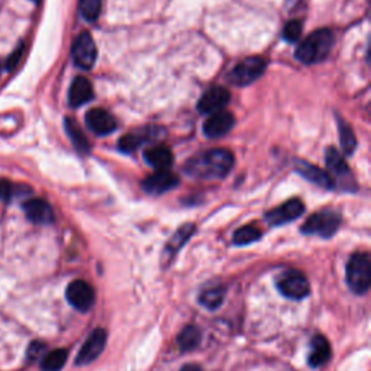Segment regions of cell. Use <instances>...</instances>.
Masks as SVG:
<instances>
[{"mask_svg":"<svg viewBox=\"0 0 371 371\" xmlns=\"http://www.w3.org/2000/svg\"><path fill=\"white\" fill-rule=\"evenodd\" d=\"M234 166V155L228 150L215 148L195 155L184 164V171L195 178H223Z\"/></svg>","mask_w":371,"mask_h":371,"instance_id":"1","label":"cell"},{"mask_svg":"<svg viewBox=\"0 0 371 371\" xmlns=\"http://www.w3.org/2000/svg\"><path fill=\"white\" fill-rule=\"evenodd\" d=\"M334 45L332 31L322 28L311 34L296 50V58L304 64H316L327 58Z\"/></svg>","mask_w":371,"mask_h":371,"instance_id":"2","label":"cell"},{"mask_svg":"<svg viewBox=\"0 0 371 371\" xmlns=\"http://www.w3.org/2000/svg\"><path fill=\"white\" fill-rule=\"evenodd\" d=\"M346 283L356 294H365L371 285V260L367 252H357L346 263Z\"/></svg>","mask_w":371,"mask_h":371,"instance_id":"3","label":"cell"},{"mask_svg":"<svg viewBox=\"0 0 371 371\" xmlns=\"http://www.w3.org/2000/svg\"><path fill=\"white\" fill-rule=\"evenodd\" d=\"M341 225L339 214L334 211H320L312 215L301 226V232L306 235H319L322 238H331Z\"/></svg>","mask_w":371,"mask_h":371,"instance_id":"4","label":"cell"},{"mask_svg":"<svg viewBox=\"0 0 371 371\" xmlns=\"http://www.w3.org/2000/svg\"><path fill=\"white\" fill-rule=\"evenodd\" d=\"M267 64L261 57H248L232 68L228 80L235 86H248L263 76Z\"/></svg>","mask_w":371,"mask_h":371,"instance_id":"5","label":"cell"},{"mask_svg":"<svg viewBox=\"0 0 371 371\" xmlns=\"http://www.w3.org/2000/svg\"><path fill=\"white\" fill-rule=\"evenodd\" d=\"M277 287L280 290V293L289 299L293 300H301L311 293V286L308 278L301 274L300 271H286L278 277Z\"/></svg>","mask_w":371,"mask_h":371,"instance_id":"6","label":"cell"},{"mask_svg":"<svg viewBox=\"0 0 371 371\" xmlns=\"http://www.w3.org/2000/svg\"><path fill=\"white\" fill-rule=\"evenodd\" d=\"M72 57L76 67L82 70H90L93 65H95L98 58V48L89 32H82L76 38L73 44Z\"/></svg>","mask_w":371,"mask_h":371,"instance_id":"7","label":"cell"},{"mask_svg":"<svg viewBox=\"0 0 371 371\" xmlns=\"http://www.w3.org/2000/svg\"><path fill=\"white\" fill-rule=\"evenodd\" d=\"M65 297L68 304L80 312H87L95 305V290L84 280L70 283L65 290Z\"/></svg>","mask_w":371,"mask_h":371,"instance_id":"8","label":"cell"},{"mask_svg":"<svg viewBox=\"0 0 371 371\" xmlns=\"http://www.w3.org/2000/svg\"><path fill=\"white\" fill-rule=\"evenodd\" d=\"M108 341V334L105 330L99 328L93 331L83 346L80 348V351L76 357V364L77 365H87L90 363L95 361L105 350Z\"/></svg>","mask_w":371,"mask_h":371,"instance_id":"9","label":"cell"},{"mask_svg":"<svg viewBox=\"0 0 371 371\" xmlns=\"http://www.w3.org/2000/svg\"><path fill=\"white\" fill-rule=\"evenodd\" d=\"M304 212H305L304 202L299 200V199H290L286 203H283L282 206H278V207L273 209V211L267 212L266 221L271 226H280V225H285L287 222L297 219Z\"/></svg>","mask_w":371,"mask_h":371,"instance_id":"10","label":"cell"},{"mask_svg":"<svg viewBox=\"0 0 371 371\" xmlns=\"http://www.w3.org/2000/svg\"><path fill=\"white\" fill-rule=\"evenodd\" d=\"M230 100V93L225 87L215 86L212 89H209L204 95L200 98L197 103V110L200 113H216L222 110Z\"/></svg>","mask_w":371,"mask_h":371,"instance_id":"11","label":"cell"},{"mask_svg":"<svg viewBox=\"0 0 371 371\" xmlns=\"http://www.w3.org/2000/svg\"><path fill=\"white\" fill-rule=\"evenodd\" d=\"M178 184V177L170 170H157V173L145 177L143 189L150 195H162Z\"/></svg>","mask_w":371,"mask_h":371,"instance_id":"12","label":"cell"},{"mask_svg":"<svg viewBox=\"0 0 371 371\" xmlns=\"http://www.w3.org/2000/svg\"><path fill=\"white\" fill-rule=\"evenodd\" d=\"M86 125L93 134H96L99 136L112 134L116 129V126H118L113 116L108 110L100 108L90 109L86 113Z\"/></svg>","mask_w":371,"mask_h":371,"instance_id":"13","label":"cell"},{"mask_svg":"<svg viewBox=\"0 0 371 371\" xmlns=\"http://www.w3.org/2000/svg\"><path fill=\"white\" fill-rule=\"evenodd\" d=\"M235 125V118L234 115L226 112V110H219L216 113H212L206 122L203 124V132L209 138H219L228 134Z\"/></svg>","mask_w":371,"mask_h":371,"instance_id":"14","label":"cell"},{"mask_svg":"<svg viewBox=\"0 0 371 371\" xmlns=\"http://www.w3.org/2000/svg\"><path fill=\"white\" fill-rule=\"evenodd\" d=\"M294 169L299 174H301L306 180L319 186V188H322V189H334L335 188V181L328 171H323L322 169L311 164V162H308V161L297 160L296 164H294Z\"/></svg>","mask_w":371,"mask_h":371,"instance_id":"15","label":"cell"},{"mask_svg":"<svg viewBox=\"0 0 371 371\" xmlns=\"http://www.w3.org/2000/svg\"><path fill=\"white\" fill-rule=\"evenodd\" d=\"M27 218L37 225H50L54 222V211L51 204L44 199H31L23 203Z\"/></svg>","mask_w":371,"mask_h":371,"instance_id":"16","label":"cell"},{"mask_svg":"<svg viewBox=\"0 0 371 371\" xmlns=\"http://www.w3.org/2000/svg\"><path fill=\"white\" fill-rule=\"evenodd\" d=\"M195 230L196 226L193 223H186L176 230V234L170 238L164 252H162V259H164L166 266L176 257V254L181 249V247L190 240V237L195 234Z\"/></svg>","mask_w":371,"mask_h":371,"instance_id":"17","label":"cell"},{"mask_svg":"<svg viewBox=\"0 0 371 371\" xmlns=\"http://www.w3.org/2000/svg\"><path fill=\"white\" fill-rule=\"evenodd\" d=\"M161 135L160 129H154V128H148V129H141V131H136V132H131L124 135L119 139V150L122 152H134L135 150H138L143 144H145L150 139H155L157 136Z\"/></svg>","mask_w":371,"mask_h":371,"instance_id":"18","label":"cell"},{"mask_svg":"<svg viewBox=\"0 0 371 371\" xmlns=\"http://www.w3.org/2000/svg\"><path fill=\"white\" fill-rule=\"evenodd\" d=\"M93 95H95V91H93L91 83L86 77L79 76L72 82V86H70L68 102L73 108H80L90 102L93 99Z\"/></svg>","mask_w":371,"mask_h":371,"instance_id":"19","label":"cell"},{"mask_svg":"<svg viewBox=\"0 0 371 371\" xmlns=\"http://www.w3.org/2000/svg\"><path fill=\"white\" fill-rule=\"evenodd\" d=\"M325 162H327V167L330 169V171L332 174L337 176V178L344 181L345 184H348L346 178L348 177L351 178L350 167H348L344 157H341V154L334 147H330V148H327V151H325Z\"/></svg>","mask_w":371,"mask_h":371,"instance_id":"20","label":"cell"},{"mask_svg":"<svg viewBox=\"0 0 371 371\" xmlns=\"http://www.w3.org/2000/svg\"><path fill=\"white\" fill-rule=\"evenodd\" d=\"M144 158L155 170H169L173 164V152L164 145L151 147L144 152Z\"/></svg>","mask_w":371,"mask_h":371,"instance_id":"21","label":"cell"},{"mask_svg":"<svg viewBox=\"0 0 371 371\" xmlns=\"http://www.w3.org/2000/svg\"><path fill=\"white\" fill-rule=\"evenodd\" d=\"M330 358H331V345L328 339L322 335H316L311 342L309 364L318 368L323 364H327Z\"/></svg>","mask_w":371,"mask_h":371,"instance_id":"22","label":"cell"},{"mask_svg":"<svg viewBox=\"0 0 371 371\" xmlns=\"http://www.w3.org/2000/svg\"><path fill=\"white\" fill-rule=\"evenodd\" d=\"M64 126H65L68 138L72 139L74 148L80 152H87L89 151V141H87V138L84 136L83 131L80 129V126L76 124V121L72 118H65Z\"/></svg>","mask_w":371,"mask_h":371,"instance_id":"23","label":"cell"},{"mask_svg":"<svg viewBox=\"0 0 371 371\" xmlns=\"http://www.w3.org/2000/svg\"><path fill=\"white\" fill-rule=\"evenodd\" d=\"M200 341H202V332L199 328L193 327V325H190V327H186L178 334V338H177V344L181 351L195 350V348L200 344Z\"/></svg>","mask_w":371,"mask_h":371,"instance_id":"24","label":"cell"},{"mask_svg":"<svg viewBox=\"0 0 371 371\" xmlns=\"http://www.w3.org/2000/svg\"><path fill=\"white\" fill-rule=\"evenodd\" d=\"M225 294H226L225 287H221V286L211 287V289H206V290H203L200 293L199 301H200V305L204 306L206 309L215 311V309H218L222 305Z\"/></svg>","mask_w":371,"mask_h":371,"instance_id":"25","label":"cell"},{"mask_svg":"<svg viewBox=\"0 0 371 371\" xmlns=\"http://www.w3.org/2000/svg\"><path fill=\"white\" fill-rule=\"evenodd\" d=\"M68 351L67 350H54L42 357L41 368L44 371H60L67 363Z\"/></svg>","mask_w":371,"mask_h":371,"instance_id":"26","label":"cell"},{"mask_svg":"<svg viewBox=\"0 0 371 371\" xmlns=\"http://www.w3.org/2000/svg\"><path fill=\"white\" fill-rule=\"evenodd\" d=\"M338 131H339L341 147H342L344 152L348 155L353 154L356 147H357V139H356V135H354L351 126L339 118L338 119Z\"/></svg>","mask_w":371,"mask_h":371,"instance_id":"27","label":"cell"},{"mask_svg":"<svg viewBox=\"0 0 371 371\" xmlns=\"http://www.w3.org/2000/svg\"><path fill=\"white\" fill-rule=\"evenodd\" d=\"M260 238H261V230L255 226L247 225V226L237 229L234 238L232 240H234L235 245H248V244L259 241Z\"/></svg>","mask_w":371,"mask_h":371,"instance_id":"28","label":"cell"},{"mask_svg":"<svg viewBox=\"0 0 371 371\" xmlns=\"http://www.w3.org/2000/svg\"><path fill=\"white\" fill-rule=\"evenodd\" d=\"M102 9V0H80V15L87 22H95Z\"/></svg>","mask_w":371,"mask_h":371,"instance_id":"29","label":"cell"},{"mask_svg":"<svg viewBox=\"0 0 371 371\" xmlns=\"http://www.w3.org/2000/svg\"><path fill=\"white\" fill-rule=\"evenodd\" d=\"M300 35H301V23L299 20H290L286 23V27L283 30V38L287 42L299 41Z\"/></svg>","mask_w":371,"mask_h":371,"instance_id":"30","label":"cell"},{"mask_svg":"<svg viewBox=\"0 0 371 371\" xmlns=\"http://www.w3.org/2000/svg\"><path fill=\"white\" fill-rule=\"evenodd\" d=\"M13 196V186L9 180H0V200L8 202Z\"/></svg>","mask_w":371,"mask_h":371,"instance_id":"31","label":"cell"},{"mask_svg":"<svg viewBox=\"0 0 371 371\" xmlns=\"http://www.w3.org/2000/svg\"><path fill=\"white\" fill-rule=\"evenodd\" d=\"M44 350H45V345L42 344V342H32L30 346H28V361H35L37 358H39L41 357V354L44 353Z\"/></svg>","mask_w":371,"mask_h":371,"instance_id":"32","label":"cell"},{"mask_svg":"<svg viewBox=\"0 0 371 371\" xmlns=\"http://www.w3.org/2000/svg\"><path fill=\"white\" fill-rule=\"evenodd\" d=\"M180 371H203V368L196 364H188V365H184Z\"/></svg>","mask_w":371,"mask_h":371,"instance_id":"33","label":"cell"},{"mask_svg":"<svg viewBox=\"0 0 371 371\" xmlns=\"http://www.w3.org/2000/svg\"><path fill=\"white\" fill-rule=\"evenodd\" d=\"M34 2H38V0H34Z\"/></svg>","mask_w":371,"mask_h":371,"instance_id":"34","label":"cell"}]
</instances>
